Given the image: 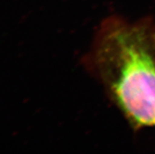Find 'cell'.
<instances>
[{
  "instance_id": "obj_1",
  "label": "cell",
  "mask_w": 155,
  "mask_h": 154,
  "mask_svg": "<svg viewBox=\"0 0 155 154\" xmlns=\"http://www.w3.org/2000/svg\"><path fill=\"white\" fill-rule=\"evenodd\" d=\"M94 62L130 123L136 127L155 126V55L148 28L117 20L105 23Z\"/></svg>"
},
{
  "instance_id": "obj_2",
  "label": "cell",
  "mask_w": 155,
  "mask_h": 154,
  "mask_svg": "<svg viewBox=\"0 0 155 154\" xmlns=\"http://www.w3.org/2000/svg\"><path fill=\"white\" fill-rule=\"evenodd\" d=\"M150 38H151V42H152V46H153V53L155 55V32L154 31H150Z\"/></svg>"
}]
</instances>
